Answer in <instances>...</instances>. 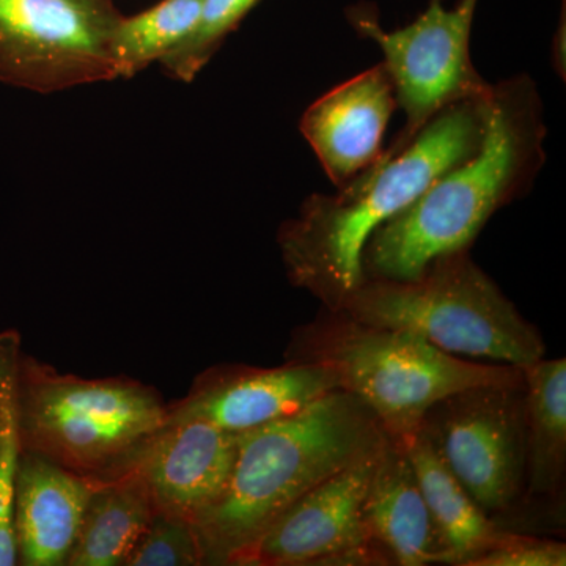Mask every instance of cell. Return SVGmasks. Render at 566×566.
<instances>
[{
    "instance_id": "cell-10",
    "label": "cell",
    "mask_w": 566,
    "mask_h": 566,
    "mask_svg": "<svg viewBox=\"0 0 566 566\" xmlns=\"http://www.w3.org/2000/svg\"><path fill=\"white\" fill-rule=\"evenodd\" d=\"M382 446L297 499L238 566L392 565L371 543L363 515Z\"/></svg>"
},
{
    "instance_id": "cell-17",
    "label": "cell",
    "mask_w": 566,
    "mask_h": 566,
    "mask_svg": "<svg viewBox=\"0 0 566 566\" xmlns=\"http://www.w3.org/2000/svg\"><path fill=\"white\" fill-rule=\"evenodd\" d=\"M95 480L65 565L125 566L155 513L150 488L136 469Z\"/></svg>"
},
{
    "instance_id": "cell-13",
    "label": "cell",
    "mask_w": 566,
    "mask_h": 566,
    "mask_svg": "<svg viewBox=\"0 0 566 566\" xmlns=\"http://www.w3.org/2000/svg\"><path fill=\"white\" fill-rule=\"evenodd\" d=\"M397 107L382 63L342 82L307 107L301 133L335 188L381 156L387 125Z\"/></svg>"
},
{
    "instance_id": "cell-11",
    "label": "cell",
    "mask_w": 566,
    "mask_h": 566,
    "mask_svg": "<svg viewBox=\"0 0 566 566\" xmlns=\"http://www.w3.org/2000/svg\"><path fill=\"white\" fill-rule=\"evenodd\" d=\"M337 389V376L322 364L219 365L197 376L182 400L167 405L166 422L202 419L230 433H243L294 415Z\"/></svg>"
},
{
    "instance_id": "cell-12",
    "label": "cell",
    "mask_w": 566,
    "mask_h": 566,
    "mask_svg": "<svg viewBox=\"0 0 566 566\" xmlns=\"http://www.w3.org/2000/svg\"><path fill=\"white\" fill-rule=\"evenodd\" d=\"M237 452L238 433L202 419L177 420L142 441L117 471L136 469L156 510L193 523L226 491Z\"/></svg>"
},
{
    "instance_id": "cell-3",
    "label": "cell",
    "mask_w": 566,
    "mask_h": 566,
    "mask_svg": "<svg viewBox=\"0 0 566 566\" xmlns=\"http://www.w3.org/2000/svg\"><path fill=\"white\" fill-rule=\"evenodd\" d=\"M386 438L374 412L340 389L294 415L238 433L229 485L192 523L203 565L238 566L297 499L379 449Z\"/></svg>"
},
{
    "instance_id": "cell-20",
    "label": "cell",
    "mask_w": 566,
    "mask_h": 566,
    "mask_svg": "<svg viewBox=\"0 0 566 566\" xmlns=\"http://www.w3.org/2000/svg\"><path fill=\"white\" fill-rule=\"evenodd\" d=\"M21 335L0 333V566L18 565L13 532L14 480L22 453L20 427Z\"/></svg>"
},
{
    "instance_id": "cell-14",
    "label": "cell",
    "mask_w": 566,
    "mask_h": 566,
    "mask_svg": "<svg viewBox=\"0 0 566 566\" xmlns=\"http://www.w3.org/2000/svg\"><path fill=\"white\" fill-rule=\"evenodd\" d=\"M95 482L36 453H21L13 497L18 565L65 566Z\"/></svg>"
},
{
    "instance_id": "cell-19",
    "label": "cell",
    "mask_w": 566,
    "mask_h": 566,
    "mask_svg": "<svg viewBox=\"0 0 566 566\" xmlns=\"http://www.w3.org/2000/svg\"><path fill=\"white\" fill-rule=\"evenodd\" d=\"M203 0H161L122 17L112 36L115 77H133L185 43L199 24Z\"/></svg>"
},
{
    "instance_id": "cell-21",
    "label": "cell",
    "mask_w": 566,
    "mask_h": 566,
    "mask_svg": "<svg viewBox=\"0 0 566 566\" xmlns=\"http://www.w3.org/2000/svg\"><path fill=\"white\" fill-rule=\"evenodd\" d=\"M260 0H203L196 31L185 43L163 59V69L185 82L196 80L218 52L223 40L240 25Z\"/></svg>"
},
{
    "instance_id": "cell-7",
    "label": "cell",
    "mask_w": 566,
    "mask_h": 566,
    "mask_svg": "<svg viewBox=\"0 0 566 566\" xmlns=\"http://www.w3.org/2000/svg\"><path fill=\"white\" fill-rule=\"evenodd\" d=\"M112 0H0V82L36 93L114 81Z\"/></svg>"
},
{
    "instance_id": "cell-23",
    "label": "cell",
    "mask_w": 566,
    "mask_h": 566,
    "mask_svg": "<svg viewBox=\"0 0 566 566\" xmlns=\"http://www.w3.org/2000/svg\"><path fill=\"white\" fill-rule=\"evenodd\" d=\"M566 546L554 539L506 532L504 538L469 566H565Z\"/></svg>"
},
{
    "instance_id": "cell-6",
    "label": "cell",
    "mask_w": 566,
    "mask_h": 566,
    "mask_svg": "<svg viewBox=\"0 0 566 566\" xmlns=\"http://www.w3.org/2000/svg\"><path fill=\"white\" fill-rule=\"evenodd\" d=\"M18 398L22 452L82 475L117 471L167 420V405L153 387L128 378L59 374L24 353Z\"/></svg>"
},
{
    "instance_id": "cell-4",
    "label": "cell",
    "mask_w": 566,
    "mask_h": 566,
    "mask_svg": "<svg viewBox=\"0 0 566 566\" xmlns=\"http://www.w3.org/2000/svg\"><path fill=\"white\" fill-rule=\"evenodd\" d=\"M285 360L322 364L338 389L374 412L390 438L408 439L442 398L468 387L523 381V368L483 364L436 348L408 331L357 322L322 311L292 334Z\"/></svg>"
},
{
    "instance_id": "cell-15",
    "label": "cell",
    "mask_w": 566,
    "mask_h": 566,
    "mask_svg": "<svg viewBox=\"0 0 566 566\" xmlns=\"http://www.w3.org/2000/svg\"><path fill=\"white\" fill-rule=\"evenodd\" d=\"M365 528L392 565H446L444 547L405 442L387 434L365 495Z\"/></svg>"
},
{
    "instance_id": "cell-18",
    "label": "cell",
    "mask_w": 566,
    "mask_h": 566,
    "mask_svg": "<svg viewBox=\"0 0 566 566\" xmlns=\"http://www.w3.org/2000/svg\"><path fill=\"white\" fill-rule=\"evenodd\" d=\"M526 385V501H558L566 475V360L523 368Z\"/></svg>"
},
{
    "instance_id": "cell-5",
    "label": "cell",
    "mask_w": 566,
    "mask_h": 566,
    "mask_svg": "<svg viewBox=\"0 0 566 566\" xmlns=\"http://www.w3.org/2000/svg\"><path fill=\"white\" fill-rule=\"evenodd\" d=\"M340 312L408 331L436 348L524 368L546 357L535 324L517 311L469 251L439 256L412 279H367Z\"/></svg>"
},
{
    "instance_id": "cell-8",
    "label": "cell",
    "mask_w": 566,
    "mask_h": 566,
    "mask_svg": "<svg viewBox=\"0 0 566 566\" xmlns=\"http://www.w3.org/2000/svg\"><path fill=\"white\" fill-rule=\"evenodd\" d=\"M453 475L488 516L506 515L526 490V385L468 387L423 422ZM497 521V520H495Z\"/></svg>"
},
{
    "instance_id": "cell-22",
    "label": "cell",
    "mask_w": 566,
    "mask_h": 566,
    "mask_svg": "<svg viewBox=\"0 0 566 566\" xmlns=\"http://www.w3.org/2000/svg\"><path fill=\"white\" fill-rule=\"evenodd\" d=\"M203 565L202 546L191 521L156 510L125 566Z\"/></svg>"
},
{
    "instance_id": "cell-16",
    "label": "cell",
    "mask_w": 566,
    "mask_h": 566,
    "mask_svg": "<svg viewBox=\"0 0 566 566\" xmlns=\"http://www.w3.org/2000/svg\"><path fill=\"white\" fill-rule=\"evenodd\" d=\"M403 442L444 547L446 565H471L509 531L488 516L461 485L423 423Z\"/></svg>"
},
{
    "instance_id": "cell-9",
    "label": "cell",
    "mask_w": 566,
    "mask_h": 566,
    "mask_svg": "<svg viewBox=\"0 0 566 566\" xmlns=\"http://www.w3.org/2000/svg\"><path fill=\"white\" fill-rule=\"evenodd\" d=\"M479 0H460L446 10L441 0L406 28L385 31L371 10L349 13L357 33L375 41L385 54V69L392 81L397 106L406 123L397 144L415 137L434 115L465 99L491 91L471 59V32Z\"/></svg>"
},
{
    "instance_id": "cell-1",
    "label": "cell",
    "mask_w": 566,
    "mask_h": 566,
    "mask_svg": "<svg viewBox=\"0 0 566 566\" xmlns=\"http://www.w3.org/2000/svg\"><path fill=\"white\" fill-rule=\"evenodd\" d=\"M488 95L439 112L415 137L385 148L370 167L337 192L308 197L296 218L283 222L277 234L292 285L311 293L324 311L340 312L367 281L364 251L376 230L419 199L442 174L479 150Z\"/></svg>"
},
{
    "instance_id": "cell-2",
    "label": "cell",
    "mask_w": 566,
    "mask_h": 566,
    "mask_svg": "<svg viewBox=\"0 0 566 566\" xmlns=\"http://www.w3.org/2000/svg\"><path fill=\"white\" fill-rule=\"evenodd\" d=\"M546 134L531 77L493 85L479 150L376 230L364 251L365 277L406 281L439 256L469 251L494 212L534 185L546 159Z\"/></svg>"
}]
</instances>
